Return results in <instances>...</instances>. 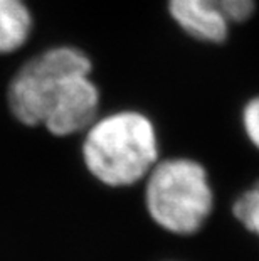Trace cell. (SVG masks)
Listing matches in <instances>:
<instances>
[{
    "instance_id": "cell-7",
    "label": "cell",
    "mask_w": 259,
    "mask_h": 261,
    "mask_svg": "<svg viewBox=\"0 0 259 261\" xmlns=\"http://www.w3.org/2000/svg\"><path fill=\"white\" fill-rule=\"evenodd\" d=\"M242 130L249 143L259 152V94L244 105L241 115Z\"/></svg>"
},
{
    "instance_id": "cell-6",
    "label": "cell",
    "mask_w": 259,
    "mask_h": 261,
    "mask_svg": "<svg viewBox=\"0 0 259 261\" xmlns=\"http://www.w3.org/2000/svg\"><path fill=\"white\" fill-rule=\"evenodd\" d=\"M236 219L259 238V182L246 189L233 205Z\"/></svg>"
},
{
    "instance_id": "cell-1",
    "label": "cell",
    "mask_w": 259,
    "mask_h": 261,
    "mask_svg": "<svg viewBox=\"0 0 259 261\" xmlns=\"http://www.w3.org/2000/svg\"><path fill=\"white\" fill-rule=\"evenodd\" d=\"M84 51L57 46L25 63L9 85V108L20 123L56 137L84 133L100 112V90Z\"/></svg>"
},
{
    "instance_id": "cell-3",
    "label": "cell",
    "mask_w": 259,
    "mask_h": 261,
    "mask_svg": "<svg viewBox=\"0 0 259 261\" xmlns=\"http://www.w3.org/2000/svg\"><path fill=\"white\" fill-rule=\"evenodd\" d=\"M143 182L148 216L172 234H194L212 214L211 180L206 167L194 159H160Z\"/></svg>"
},
{
    "instance_id": "cell-5",
    "label": "cell",
    "mask_w": 259,
    "mask_h": 261,
    "mask_svg": "<svg viewBox=\"0 0 259 261\" xmlns=\"http://www.w3.org/2000/svg\"><path fill=\"white\" fill-rule=\"evenodd\" d=\"M32 31V15L24 0H0V54L17 51Z\"/></svg>"
},
{
    "instance_id": "cell-4",
    "label": "cell",
    "mask_w": 259,
    "mask_h": 261,
    "mask_svg": "<svg viewBox=\"0 0 259 261\" xmlns=\"http://www.w3.org/2000/svg\"><path fill=\"white\" fill-rule=\"evenodd\" d=\"M168 14L187 36L204 44H220L231 25L254 12V0H168Z\"/></svg>"
},
{
    "instance_id": "cell-2",
    "label": "cell",
    "mask_w": 259,
    "mask_h": 261,
    "mask_svg": "<svg viewBox=\"0 0 259 261\" xmlns=\"http://www.w3.org/2000/svg\"><path fill=\"white\" fill-rule=\"evenodd\" d=\"M84 167L108 187H131L145 180L160 160L153 121L136 110L98 116L82 133Z\"/></svg>"
}]
</instances>
